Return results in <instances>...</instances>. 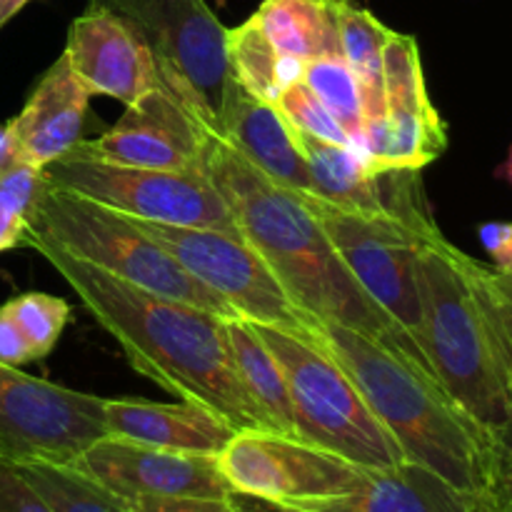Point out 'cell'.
Listing matches in <instances>:
<instances>
[{
	"label": "cell",
	"mask_w": 512,
	"mask_h": 512,
	"mask_svg": "<svg viewBox=\"0 0 512 512\" xmlns=\"http://www.w3.org/2000/svg\"><path fill=\"white\" fill-rule=\"evenodd\" d=\"M225 3H228V0H215V5H218V8H223Z\"/></svg>",
	"instance_id": "41"
},
{
	"label": "cell",
	"mask_w": 512,
	"mask_h": 512,
	"mask_svg": "<svg viewBox=\"0 0 512 512\" xmlns=\"http://www.w3.org/2000/svg\"><path fill=\"white\" fill-rule=\"evenodd\" d=\"M63 55L90 95L130 105L160 85L158 60L143 35L120 15L88 8L68 28Z\"/></svg>",
	"instance_id": "16"
},
{
	"label": "cell",
	"mask_w": 512,
	"mask_h": 512,
	"mask_svg": "<svg viewBox=\"0 0 512 512\" xmlns=\"http://www.w3.org/2000/svg\"><path fill=\"white\" fill-rule=\"evenodd\" d=\"M493 500L498 508H510L512 505V445L503 450L498 465V478H495Z\"/></svg>",
	"instance_id": "34"
},
{
	"label": "cell",
	"mask_w": 512,
	"mask_h": 512,
	"mask_svg": "<svg viewBox=\"0 0 512 512\" xmlns=\"http://www.w3.org/2000/svg\"><path fill=\"white\" fill-rule=\"evenodd\" d=\"M35 353L30 348L28 338L23 335L20 325L10 315V310L0 308V363L10 365V368H20V365L35 363Z\"/></svg>",
	"instance_id": "32"
},
{
	"label": "cell",
	"mask_w": 512,
	"mask_h": 512,
	"mask_svg": "<svg viewBox=\"0 0 512 512\" xmlns=\"http://www.w3.org/2000/svg\"><path fill=\"white\" fill-rule=\"evenodd\" d=\"M298 198L323 225L335 253L365 295L415 340L420 328L415 265L423 245L440 233L425 200L423 180H415L395 210L383 215L345 213L320 203L315 195Z\"/></svg>",
	"instance_id": "7"
},
{
	"label": "cell",
	"mask_w": 512,
	"mask_h": 512,
	"mask_svg": "<svg viewBox=\"0 0 512 512\" xmlns=\"http://www.w3.org/2000/svg\"><path fill=\"white\" fill-rule=\"evenodd\" d=\"M285 512H308V510H300V508H293V505H283Z\"/></svg>",
	"instance_id": "40"
},
{
	"label": "cell",
	"mask_w": 512,
	"mask_h": 512,
	"mask_svg": "<svg viewBox=\"0 0 512 512\" xmlns=\"http://www.w3.org/2000/svg\"><path fill=\"white\" fill-rule=\"evenodd\" d=\"M308 512H500L490 495L465 493L415 463L365 470L353 493L293 505Z\"/></svg>",
	"instance_id": "19"
},
{
	"label": "cell",
	"mask_w": 512,
	"mask_h": 512,
	"mask_svg": "<svg viewBox=\"0 0 512 512\" xmlns=\"http://www.w3.org/2000/svg\"><path fill=\"white\" fill-rule=\"evenodd\" d=\"M53 188L80 195L138 220L238 233L230 205L205 168H130L68 153L43 168Z\"/></svg>",
	"instance_id": "8"
},
{
	"label": "cell",
	"mask_w": 512,
	"mask_h": 512,
	"mask_svg": "<svg viewBox=\"0 0 512 512\" xmlns=\"http://www.w3.org/2000/svg\"><path fill=\"white\" fill-rule=\"evenodd\" d=\"M125 512H235L228 498H143L123 500Z\"/></svg>",
	"instance_id": "31"
},
{
	"label": "cell",
	"mask_w": 512,
	"mask_h": 512,
	"mask_svg": "<svg viewBox=\"0 0 512 512\" xmlns=\"http://www.w3.org/2000/svg\"><path fill=\"white\" fill-rule=\"evenodd\" d=\"M30 240L58 245L73 258L153 295L198 305L220 318H238L225 300L198 283L133 218L53 188L48 180L28 218Z\"/></svg>",
	"instance_id": "5"
},
{
	"label": "cell",
	"mask_w": 512,
	"mask_h": 512,
	"mask_svg": "<svg viewBox=\"0 0 512 512\" xmlns=\"http://www.w3.org/2000/svg\"><path fill=\"white\" fill-rule=\"evenodd\" d=\"M250 18L280 55L305 63L340 53L333 0H263Z\"/></svg>",
	"instance_id": "22"
},
{
	"label": "cell",
	"mask_w": 512,
	"mask_h": 512,
	"mask_svg": "<svg viewBox=\"0 0 512 512\" xmlns=\"http://www.w3.org/2000/svg\"><path fill=\"white\" fill-rule=\"evenodd\" d=\"M15 158V150H13V138H10V130L8 125H0V168L10 165Z\"/></svg>",
	"instance_id": "36"
},
{
	"label": "cell",
	"mask_w": 512,
	"mask_h": 512,
	"mask_svg": "<svg viewBox=\"0 0 512 512\" xmlns=\"http://www.w3.org/2000/svg\"><path fill=\"white\" fill-rule=\"evenodd\" d=\"M275 108H278V113L283 115V120L295 133L310 135V138L325 140V143L355 148L350 135L343 130V125L328 113V108L315 98V93L303 80H295L293 85H288L278 95V100H275Z\"/></svg>",
	"instance_id": "29"
},
{
	"label": "cell",
	"mask_w": 512,
	"mask_h": 512,
	"mask_svg": "<svg viewBox=\"0 0 512 512\" xmlns=\"http://www.w3.org/2000/svg\"><path fill=\"white\" fill-rule=\"evenodd\" d=\"M500 440H503V448H510L512 445V418H510V423L505 425L503 433H500Z\"/></svg>",
	"instance_id": "39"
},
{
	"label": "cell",
	"mask_w": 512,
	"mask_h": 512,
	"mask_svg": "<svg viewBox=\"0 0 512 512\" xmlns=\"http://www.w3.org/2000/svg\"><path fill=\"white\" fill-rule=\"evenodd\" d=\"M28 248L63 275L140 375L180 400L223 415L235 430H270L235 368L228 318L123 283L45 240H30Z\"/></svg>",
	"instance_id": "1"
},
{
	"label": "cell",
	"mask_w": 512,
	"mask_h": 512,
	"mask_svg": "<svg viewBox=\"0 0 512 512\" xmlns=\"http://www.w3.org/2000/svg\"><path fill=\"white\" fill-rule=\"evenodd\" d=\"M498 175H500V178L508 180V183L512 185V148H510V153H508V160H505V163H503V168L498 170Z\"/></svg>",
	"instance_id": "38"
},
{
	"label": "cell",
	"mask_w": 512,
	"mask_h": 512,
	"mask_svg": "<svg viewBox=\"0 0 512 512\" xmlns=\"http://www.w3.org/2000/svg\"><path fill=\"white\" fill-rule=\"evenodd\" d=\"M300 80L313 90L315 98L328 108V113L343 125V130L353 140L355 150H360L365 128L363 98H360L358 78L348 68L343 55L330 53L305 60L303 78Z\"/></svg>",
	"instance_id": "26"
},
{
	"label": "cell",
	"mask_w": 512,
	"mask_h": 512,
	"mask_svg": "<svg viewBox=\"0 0 512 512\" xmlns=\"http://www.w3.org/2000/svg\"><path fill=\"white\" fill-rule=\"evenodd\" d=\"M478 235L495 268L512 273V223H483Z\"/></svg>",
	"instance_id": "33"
},
{
	"label": "cell",
	"mask_w": 512,
	"mask_h": 512,
	"mask_svg": "<svg viewBox=\"0 0 512 512\" xmlns=\"http://www.w3.org/2000/svg\"><path fill=\"white\" fill-rule=\"evenodd\" d=\"M318 340L358 385L405 463L493 498L503 443L445 390L418 348L378 343L338 323L320 325Z\"/></svg>",
	"instance_id": "4"
},
{
	"label": "cell",
	"mask_w": 512,
	"mask_h": 512,
	"mask_svg": "<svg viewBox=\"0 0 512 512\" xmlns=\"http://www.w3.org/2000/svg\"><path fill=\"white\" fill-rule=\"evenodd\" d=\"M215 133L223 135L248 163H253L275 185L295 195L313 193L308 165L300 153L293 128L285 123L275 105L253 98L235 85L233 100Z\"/></svg>",
	"instance_id": "20"
},
{
	"label": "cell",
	"mask_w": 512,
	"mask_h": 512,
	"mask_svg": "<svg viewBox=\"0 0 512 512\" xmlns=\"http://www.w3.org/2000/svg\"><path fill=\"white\" fill-rule=\"evenodd\" d=\"M383 118L368 123L360 155L373 175L390 170H423L448 150V125L430 100L420 45L413 35L395 33L383 53Z\"/></svg>",
	"instance_id": "13"
},
{
	"label": "cell",
	"mask_w": 512,
	"mask_h": 512,
	"mask_svg": "<svg viewBox=\"0 0 512 512\" xmlns=\"http://www.w3.org/2000/svg\"><path fill=\"white\" fill-rule=\"evenodd\" d=\"M88 8L128 20L150 45L158 68L178 75L208 113L205 123L220 128L235 83L225 55L228 28L205 0H90Z\"/></svg>",
	"instance_id": "10"
},
{
	"label": "cell",
	"mask_w": 512,
	"mask_h": 512,
	"mask_svg": "<svg viewBox=\"0 0 512 512\" xmlns=\"http://www.w3.org/2000/svg\"><path fill=\"white\" fill-rule=\"evenodd\" d=\"M28 3L30 0H0V28H3L8 20H13Z\"/></svg>",
	"instance_id": "37"
},
{
	"label": "cell",
	"mask_w": 512,
	"mask_h": 512,
	"mask_svg": "<svg viewBox=\"0 0 512 512\" xmlns=\"http://www.w3.org/2000/svg\"><path fill=\"white\" fill-rule=\"evenodd\" d=\"M5 308L20 325L23 335L28 338L35 358L43 360L53 353L70 320V305L63 298L48 293H25L8 300Z\"/></svg>",
	"instance_id": "28"
},
{
	"label": "cell",
	"mask_w": 512,
	"mask_h": 512,
	"mask_svg": "<svg viewBox=\"0 0 512 512\" xmlns=\"http://www.w3.org/2000/svg\"><path fill=\"white\" fill-rule=\"evenodd\" d=\"M103 400L0 363V460L70 465L108 435Z\"/></svg>",
	"instance_id": "11"
},
{
	"label": "cell",
	"mask_w": 512,
	"mask_h": 512,
	"mask_svg": "<svg viewBox=\"0 0 512 512\" xmlns=\"http://www.w3.org/2000/svg\"><path fill=\"white\" fill-rule=\"evenodd\" d=\"M45 188L43 170L13 160L0 168V253L25 248L28 218Z\"/></svg>",
	"instance_id": "27"
},
{
	"label": "cell",
	"mask_w": 512,
	"mask_h": 512,
	"mask_svg": "<svg viewBox=\"0 0 512 512\" xmlns=\"http://www.w3.org/2000/svg\"><path fill=\"white\" fill-rule=\"evenodd\" d=\"M230 500H233L235 512H285L283 505L268 503V500L250 498V495L243 493H230Z\"/></svg>",
	"instance_id": "35"
},
{
	"label": "cell",
	"mask_w": 512,
	"mask_h": 512,
	"mask_svg": "<svg viewBox=\"0 0 512 512\" xmlns=\"http://www.w3.org/2000/svg\"><path fill=\"white\" fill-rule=\"evenodd\" d=\"M120 500L228 498L233 490L220 475L215 455L178 453L105 435L70 463Z\"/></svg>",
	"instance_id": "15"
},
{
	"label": "cell",
	"mask_w": 512,
	"mask_h": 512,
	"mask_svg": "<svg viewBox=\"0 0 512 512\" xmlns=\"http://www.w3.org/2000/svg\"><path fill=\"white\" fill-rule=\"evenodd\" d=\"M250 325L283 368L293 403L295 438L363 470H388L405 463L398 443L375 418L358 385L318 338L273 325Z\"/></svg>",
	"instance_id": "6"
},
{
	"label": "cell",
	"mask_w": 512,
	"mask_h": 512,
	"mask_svg": "<svg viewBox=\"0 0 512 512\" xmlns=\"http://www.w3.org/2000/svg\"><path fill=\"white\" fill-rule=\"evenodd\" d=\"M105 430L130 443L195 455H218L238 430L210 408L188 400L148 403L138 398H105Z\"/></svg>",
	"instance_id": "18"
},
{
	"label": "cell",
	"mask_w": 512,
	"mask_h": 512,
	"mask_svg": "<svg viewBox=\"0 0 512 512\" xmlns=\"http://www.w3.org/2000/svg\"><path fill=\"white\" fill-rule=\"evenodd\" d=\"M203 113L193 90L178 75L160 70L158 88L125 105L123 118L113 128L95 140H78L70 153L130 168H203Z\"/></svg>",
	"instance_id": "14"
},
{
	"label": "cell",
	"mask_w": 512,
	"mask_h": 512,
	"mask_svg": "<svg viewBox=\"0 0 512 512\" xmlns=\"http://www.w3.org/2000/svg\"><path fill=\"white\" fill-rule=\"evenodd\" d=\"M90 93L78 83L68 58L60 55L30 93L28 103L8 123L15 158L48 168L83 140Z\"/></svg>",
	"instance_id": "17"
},
{
	"label": "cell",
	"mask_w": 512,
	"mask_h": 512,
	"mask_svg": "<svg viewBox=\"0 0 512 512\" xmlns=\"http://www.w3.org/2000/svg\"><path fill=\"white\" fill-rule=\"evenodd\" d=\"M215 460L233 493L275 505L338 498L365 480V470L340 455L273 430H238Z\"/></svg>",
	"instance_id": "12"
},
{
	"label": "cell",
	"mask_w": 512,
	"mask_h": 512,
	"mask_svg": "<svg viewBox=\"0 0 512 512\" xmlns=\"http://www.w3.org/2000/svg\"><path fill=\"white\" fill-rule=\"evenodd\" d=\"M18 473L53 512H125V503L70 465L23 463Z\"/></svg>",
	"instance_id": "25"
},
{
	"label": "cell",
	"mask_w": 512,
	"mask_h": 512,
	"mask_svg": "<svg viewBox=\"0 0 512 512\" xmlns=\"http://www.w3.org/2000/svg\"><path fill=\"white\" fill-rule=\"evenodd\" d=\"M500 512H512V505H510V508H498Z\"/></svg>",
	"instance_id": "42"
},
{
	"label": "cell",
	"mask_w": 512,
	"mask_h": 512,
	"mask_svg": "<svg viewBox=\"0 0 512 512\" xmlns=\"http://www.w3.org/2000/svg\"><path fill=\"white\" fill-rule=\"evenodd\" d=\"M133 220L150 238L158 240L198 283L225 300L240 320L273 325L308 338L320 335L323 323L310 318L288 298L268 263L245 243L240 233Z\"/></svg>",
	"instance_id": "9"
},
{
	"label": "cell",
	"mask_w": 512,
	"mask_h": 512,
	"mask_svg": "<svg viewBox=\"0 0 512 512\" xmlns=\"http://www.w3.org/2000/svg\"><path fill=\"white\" fill-rule=\"evenodd\" d=\"M230 78L253 98L275 105L278 95L288 85L303 78V60L280 55L253 18L238 28H228L225 35Z\"/></svg>",
	"instance_id": "24"
},
{
	"label": "cell",
	"mask_w": 512,
	"mask_h": 512,
	"mask_svg": "<svg viewBox=\"0 0 512 512\" xmlns=\"http://www.w3.org/2000/svg\"><path fill=\"white\" fill-rule=\"evenodd\" d=\"M225 333H228L230 353H233L240 380H243L250 400L260 410L268 428L273 433L295 438L293 403H290L283 368L275 360V355L265 348V343L248 320L228 318L225 320Z\"/></svg>",
	"instance_id": "21"
},
{
	"label": "cell",
	"mask_w": 512,
	"mask_h": 512,
	"mask_svg": "<svg viewBox=\"0 0 512 512\" xmlns=\"http://www.w3.org/2000/svg\"><path fill=\"white\" fill-rule=\"evenodd\" d=\"M203 168L230 205L235 228L268 263L288 298L318 323L353 328L378 343L418 348L413 338L365 295L335 253L323 225L290 190L265 178L223 135L205 123ZM420 350V348H418Z\"/></svg>",
	"instance_id": "2"
},
{
	"label": "cell",
	"mask_w": 512,
	"mask_h": 512,
	"mask_svg": "<svg viewBox=\"0 0 512 512\" xmlns=\"http://www.w3.org/2000/svg\"><path fill=\"white\" fill-rule=\"evenodd\" d=\"M340 55L358 78L365 125L383 118V53L393 30L353 0H333Z\"/></svg>",
	"instance_id": "23"
},
{
	"label": "cell",
	"mask_w": 512,
	"mask_h": 512,
	"mask_svg": "<svg viewBox=\"0 0 512 512\" xmlns=\"http://www.w3.org/2000/svg\"><path fill=\"white\" fill-rule=\"evenodd\" d=\"M415 283L420 353L445 390L500 438L512 418V300L500 270L438 233L420 250Z\"/></svg>",
	"instance_id": "3"
},
{
	"label": "cell",
	"mask_w": 512,
	"mask_h": 512,
	"mask_svg": "<svg viewBox=\"0 0 512 512\" xmlns=\"http://www.w3.org/2000/svg\"><path fill=\"white\" fill-rule=\"evenodd\" d=\"M0 512H53L18 468L0 460Z\"/></svg>",
	"instance_id": "30"
}]
</instances>
